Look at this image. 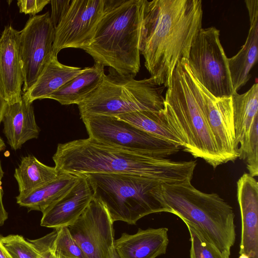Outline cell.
I'll return each mask as SVG.
<instances>
[{
    "mask_svg": "<svg viewBox=\"0 0 258 258\" xmlns=\"http://www.w3.org/2000/svg\"><path fill=\"white\" fill-rule=\"evenodd\" d=\"M203 14L201 0H146L140 53L158 85L167 88L177 63L187 59Z\"/></svg>",
    "mask_w": 258,
    "mask_h": 258,
    "instance_id": "6da1fadb",
    "label": "cell"
},
{
    "mask_svg": "<svg viewBox=\"0 0 258 258\" xmlns=\"http://www.w3.org/2000/svg\"><path fill=\"white\" fill-rule=\"evenodd\" d=\"M52 159L58 173L131 174L166 184L191 182L197 164V161H173L90 137L58 144Z\"/></svg>",
    "mask_w": 258,
    "mask_h": 258,
    "instance_id": "7a4b0ae2",
    "label": "cell"
},
{
    "mask_svg": "<svg viewBox=\"0 0 258 258\" xmlns=\"http://www.w3.org/2000/svg\"><path fill=\"white\" fill-rule=\"evenodd\" d=\"M146 0H105L90 44L82 49L95 63L134 77L140 67V43Z\"/></svg>",
    "mask_w": 258,
    "mask_h": 258,
    "instance_id": "3957f363",
    "label": "cell"
},
{
    "mask_svg": "<svg viewBox=\"0 0 258 258\" xmlns=\"http://www.w3.org/2000/svg\"><path fill=\"white\" fill-rule=\"evenodd\" d=\"M156 196L166 212L192 225L223 253L230 255L236 240L235 214L219 195L201 191L189 182L160 184Z\"/></svg>",
    "mask_w": 258,
    "mask_h": 258,
    "instance_id": "277c9868",
    "label": "cell"
},
{
    "mask_svg": "<svg viewBox=\"0 0 258 258\" xmlns=\"http://www.w3.org/2000/svg\"><path fill=\"white\" fill-rule=\"evenodd\" d=\"M179 61L173 72L162 110L164 120L184 151L214 168L223 164L203 113L190 89L186 64Z\"/></svg>",
    "mask_w": 258,
    "mask_h": 258,
    "instance_id": "5b68a950",
    "label": "cell"
},
{
    "mask_svg": "<svg viewBox=\"0 0 258 258\" xmlns=\"http://www.w3.org/2000/svg\"><path fill=\"white\" fill-rule=\"evenodd\" d=\"M93 197L106 208L114 223L131 225L151 214L166 212L157 199L158 181L124 173H86Z\"/></svg>",
    "mask_w": 258,
    "mask_h": 258,
    "instance_id": "8992f818",
    "label": "cell"
},
{
    "mask_svg": "<svg viewBox=\"0 0 258 258\" xmlns=\"http://www.w3.org/2000/svg\"><path fill=\"white\" fill-rule=\"evenodd\" d=\"M100 85L77 104L81 117L102 115L116 116L140 110L160 111L164 108V86L152 77L136 80L109 68Z\"/></svg>",
    "mask_w": 258,
    "mask_h": 258,
    "instance_id": "52a82bcc",
    "label": "cell"
},
{
    "mask_svg": "<svg viewBox=\"0 0 258 258\" xmlns=\"http://www.w3.org/2000/svg\"><path fill=\"white\" fill-rule=\"evenodd\" d=\"M187 60L192 74L212 95L222 98L233 94L228 57L220 40V30L215 27L199 30Z\"/></svg>",
    "mask_w": 258,
    "mask_h": 258,
    "instance_id": "ba28073f",
    "label": "cell"
},
{
    "mask_svg": "<svg viewBox=\"0 0 258 258\" xmlns=\"http://www.w3.org/2000/svg\"><path fill=\"white\" fill-rule=\"evenodd\" d=\"M81 118L89 137L100 142L165 158L181 149L115 116L95 115Z\"/></svg>",
    "mask_w": 258,
    "mask_h": 258,
    "instance_id": "9c48e42d",
    "label": "cell"
},
{
    "mask_svg": "<svg viewBox=\"0 0 258 258\" xmlns=\"http://www.w3.org/2000/svg\"><path fill=\"white\" fill-rule=\"evenodd\" d=\"M186 70L190 89L203 113L224 163L238 158L231 96L217 98L212 95Z\"/></svg>",
    "mask_w": 258,
    "mask_h": 258,
    "instance_id": "30bf717a",
    "label": "cell"
},
{
    "mask_svg": "<svg viewBox=\"0 0 258 258\" xmlns=\"http://www.w3.org/2000/svg\"><path fill=\"white\" fill-rule=\"evenodd\" d=\"M19 32L23 93L35 82L52 56L54 28L50 14L31 16Z\"/></svg>",
    "mask_w": 258,
    "mask_h": 258,
    "instance_id": "8fae6325",
    "label": "cell"
},
{
    "mask_svg": "<svg viewBox=\"0 0 258 258\" xmlns=\"http://www.w3.org/2000/svg\"><path fill=\"white\" fill-rule=\"evenodd\" d=\"M105 0H71L54 28L52 55L67 48L88 46L103 12Z\"/></svg>",
    "mask_w": 258,
    "mask_h": 258,
    "instance_id": "7c38bea8",
    "label": "cell"
},
{
    "mask_svg": "<svg viewBox=\"0 0 258 258\" xmlns=\"http://www.w3.org/2000/svg\"><path fill=\"white\" fill-rule=\"evenodd\" d=\"M68 228L86 258H113V222L105 207L93 197Z\"/></svg>",
    "mask_w": 258,
    "mask_h": 258,
    "instance_id": "4fadbf2b",
    "label": "cell"
},
{
    "mask_svg": "<svg viewBox=\"0 0 258 258\" xmlns=\"http://www.w3.org/2000/svg\"><path fill=\"white\" fill-rule=\"evenodd\" d=\"M241 229L238 258H258V182L244 173L237 182Z\"/></svg>",
    "mask_w": 258,
    "mask_h": 258,
    "instance_id": "5bb4252c",
    "label": "cell"
},
{
    "mask_svg": "<svg viewBox=\"0 0 258 258\" xmlns=\"http://www.w3.org/2000/svg\"><path fill=\"white\" fill-rule=\"evenodd\" d=\"M19 37L20 32L8 25L0 37V91L8 104L20 101L23 94Z\"/></svg>",
    "mask_w": 258,
    "mask_h": 258,
    "instance_id": "9a60e30c",
    "label": "cell"
},
{
    "mask_svg": "<svg viewBox=\"0 0 258 258\" xmlns=\"http://www.w3.org/2000/svg\"><path fill=\"white\" fill-rule=\"evenodd\" d=\"M62 198L42 212L41 226L57 229L72 225L87 207L93 198V192L84 174Z\"/></svg>",
    "mask_w": 258,
    "mask_h": 258,
    "instance_id": "2e32d148",
    "label": "cell"
},
{
    "mask_svg": "<svg viewBox=\"0 0 258 258\" xmlns=\"http://www.w3.org/2000/svg\"><path fill=\"white\" fill-rule=\"evenodd\" d=\"M168 228H139L133 234L122 233L114 240L119 258H156L166 253L169 243Z\"/></svg>",
    "mask_w": 258,
    "mask_h": 258,
    "instance_id": "e0dca14e",
    "label": "cell"
},
{
    "mask_svg": "<svg viewBox=\"0 0 258 258\" xmlns=\"http://www.w3.org/2000/svg\"><path fill=\"white\" fill-rule=\"evenodd\" d=\"M244 2L250 22L247 37L239 51L228 58L232 85L234 91L237 92L250 79V72L258 57V0Z\"/></svg>",
    "mask_w": 258,
    "mask_h": 258,
    "instance_id": "ac0fdd59",
    "label": "cell"
},
{
    "mask_svg": "<svg viewBox=\"0 0 258 258\" xmlns=\"http://www.w3.org/2000/svg\"><path fill=\"white\" fill-rule=\"evenodd\" d=\"M32 103L22 96L20 101L8 104L6 108L2 120L3 132L8 143L14 150L39 136L40 130L35 120Z\"/></svg>",
    "mask_w": 258,
    "mask_h": 258,
    "instance_id": "d6986e66",
    "label": "cell"
},
{
    "mask_svg": "<svg viewBox=\"0 0 258 258\" xmlns=\"http://www.w3.org/2000/svg\"><path fill=\"white\" fill-rule=\"evenodd\" d=\"M86 68L63 64L58 60L57 56L52 55L35 82L22 96L30 103L48 98Z\"/></svg>",
    "mask_w": 258,
    "mask_h": 258,
    "instance_id": "ffe728a7",
    "label": "cell"
},
{
    "mask_svg": "<svg viewBox=\"0 0 258 258\" xmlns=\"http://www.w3.org/2000/svg\"><path fill=\"white\" fill-rule=\"evenodd\" d=\"M231 98L235 139L237 146H239V155L245 148L252 124L258 119L257 82L243 94L234 92Z\"/></svg>",
    "mask_w": 258,
    "mask_h": 258,
    "instance_id": "44dd1931",
    "label": "cell"
},
{
    "mask_svg": "<svg viewBox=\"0 0 258 258\" xmlns=\"http://www.w3.org/2000/svg\"><path fill=\"white\" fill-rule=\"evenodd\" d=\"M79 175L59 173L54 180L30 193L16 197L17 203L29 211L43 212L51 204L64 196L74 186Z\"/></svg>",
    "mask_w": 258,
    "mask_h": 258,
    "instance_id": "7402d4cb",
    "label": "cell"
},
{
    "mask_svg": "<svg viewBox=\"0 0 258 258\" xmlns=\"http://www.w3.org/2000/svg\"><path fill=\"white\" fill-rule=\"evenodd\" d=\"M104 67L95 63L86 67L82 73L73 78L48 98L53 99L61 105L78 104L93 92L101 83Z\"/></svg>",
    "mask_w": 258,
    "mask_h": 258,
    "instance_id": "603a6c76",
    "label": "cell"
},
{
    "mask_svg": "<svg viewBox=\"0 0 258 258\" xmlns=\"http://www.w3.org/2000/svg\"><path fill=\"white\" fill-rule=\"evenodd\" d=\"M58 175L55 167L45 165L34 156L23 157L14 173L18 184L19 195L28 194L54 180Z\"/></svg>",
    "mask_w": 258,
    "mask_h": 258,
    "instance_id": "cb8c5ba5",
    "label": "cell"
},
{
    "mask_svg": "<svg viewBox=\"0 0 258 258\" xmlns=\"http://www.w3.org/2000/svg\"><path fill=\"white\" fill-rule=\"evenodd\" d=\"M182 148V144L167 126L162 110H140L115 116Z\"/></svg>",
    "mask_w": 258,
    "mask_h": 258,
    "instance_id": "d4e9b609",
    "label": "cell"
},
{
    "mask_svg": "<svg viewBox=\"0 0 258 258\" xmlns=\"http://www.w3.org/2000/svg\"><path fill=\"white\" fill-rule=\"evenodd\" d=\"M190 235V258H229L210 242L194 227L185 223Z\"/></svg>",
    "mask_w": 258,
    "mask_h": 258,
    "instance_id": "484cf974",
    "label": "cell"
},
{
    "mask_svg": "<svg viewBox=\"0 0 258 258\" xmlns=\"http://www.w3.org/2000/svg\"><path fill=\"white\" fill-rule=\"evenodd\" d=\"M54 249L58 258H86L83 251L73 238L68 227L57 228Z\"/></svg>",
    "mask_w": 258,
    "mask_h": 258,
    "instance_id": "4316f807",
    "label": "cell"
},
{
    "mask_svg": "<svg viewBox=\"0 0 258 258\" xmlns=\"http://www.w3.org/2000/svg\"><path fill=\"white\" fill-rule=\"evenodd\" d=\"M1 242L12 258H38V253L35 247L22 236H2Z\"/></svg>",
    "mask_w": 258,
    "mask_h": 258,
    "instance_id": "83f0119b",
    "label": "cell"
},
{
    "mask_svg": "<svg viewBox=\"0 0 258 258\" xmlns=\"http://www.w3.org/2000/svg\"><path fill=\"white\" fill-rule=\"evenodd\" d=\"M238 158L245 161L251 176L258 175V119L252 124L245 148Z\"/></svg>",
    "mask_w": 258,
    "mask_h": 258,
    "instance_id": "f1b7e54d",
    "label": "cell"
},
{
    "mask_svg": "<svg viewBox=\"0 0 258 258\" xmlns=\"http://www.w3.org/2000/svg\"><path fill=\"white\" fill-rule=\"evenodd\" d=\"M57 235V230L46 234L43 237L28 240L33 245L38 253V258H58L55 253L54 241Z\"/></svg>",
    "mask_w": 258,
    "mask_h": 258,
    "instance_id": "f546056e",
    "label": "cell"
},
{
    "mask_svg": "<svg viewBox=\"0 0 258 258\" xmlns=\"http://www.w3.org/2000/svg\"><path fill=\"white\" fill-rule=\"evenodd\" d=\"M50 3V0H19L17 5L20 13L33 16L41 12Z\"/></svg>",
    "mask_w": 258,
    "mask_h": 258,
    "instance_id": "4dcf8cb0",
    "label": "cell"
},
{
    "mask_svg": "<svg viewBox=\"0 0 258 258\" xmlns=\"http://www.w3.org/2000/svg\"><path fill=\"white\" fill-rule=\"evenodd\" d=\"M71 1V0L50 1L51 13L50 15V17L54 28L58 25L69 7Z\"/></svg>",
    "mask_w": 258,
    "mask_h": 258,
    "instance_id": "1f68e13d",
    "label": "cell"
},
{
    "mask_svg": "<svg viewBox=\"0 0 258 258\" xmlns=\"http://www.w3.org/2000/svg\"><path fill=\"white\" fill-rule=\"evenodd\" d=\"M4 172L2 169L1 161L0 160V226L4 225L5 222L8 218V214L4 208L3 202L4 191L2 186V179L4 176Z\"/></svg>",
    "mask_w": 258,
    "mask_h": 258,
    "instance_id": "d6a6232c",
    "label": "cell"
},
{
    "mask_svg": "<svg viewBox=\"0 0 258 258\" xmlns=\"http://www.w3.org/2000/svg\"><path fill=\"white\" fill-rule=\"evenodd\" d=\"M8 105L0 91V124L2 122L4 115Z\"/></svg>",
    "mask_w": 258,
    "mask_h": 258,
    "instance_id": "836d02e7",
    "label": "cell"
},
{
    "mask_svg": "<svg viewBox=\"0 0 258 258\" xmlns=\"http://www.w3.org/2000/svg\"><path fill=\"white\" fill-rule=\"evenodd\" d=\"M1 236L0 235V258H12L2 243Z\"/></svg>",
    "mask_w": 258,
    "mask_h": 258,
    "instance_id": "e575fe53",
    "label": "cell"
},
{
    "mask_svg": "<svg viewBox=\"0 0 258 258\" xmlns=\"http://www.w3.org/2000/svg\"><path fill=\"white\" fill-rule=\"evenodd\" d=\"M6 148V145L2 139V138L0 137V152L4 150Z\"/></svg>",
    "mask_w": 258,
    "mask_h": 258,
    "instance_id": "d590c367",
    "label": "cell"
},
{
    "mask_svg": "<svg viewBox=\"0 0 258 258\" xmlns=\"http://www.w3.org/2000/svg\"><path fill=\"white\" fill-rule=\"evenodd\" d=\"M113 258H119V257L118 256L116 252H115V249L113 252Z\"/></svg>",
    "mask_w": 258,
    "mask_h": 258,
    "instance_id": "8d00e7d4",
    "label": "cell"
}]
</instances>
